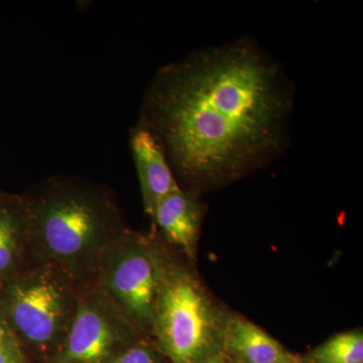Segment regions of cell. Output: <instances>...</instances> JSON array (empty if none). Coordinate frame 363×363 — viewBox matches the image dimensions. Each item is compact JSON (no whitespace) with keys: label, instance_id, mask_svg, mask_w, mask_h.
Wrapping results in <instances>:
<instances>
[{"label":"cell","instance_id":"5bb4252c","mask_svg":"<svg viewBox=\"0 0 363 363\" xmlns=\"http://www.w3.org/2000/svg\"><path fill=\"white\" fill-rule=\"evenodd\" d=\"M14 341L18 340L14 337L13 332L11 331L9 325L6 324V320L4 319L2 315H0V345L1 344L14 342Z\"/></svg>","mask_w":363,"mask_h":363},{"label":"cell","instance_id":"8fae6325","mask_svg":"<svg viewBox=\"0 0 363 363\" xmlns=\"http://www.w3.org/2000/svg\"><path fill=\"white\" fill-rule=\"evenodd\" d=\"M311 355L316 363H363L362 333L338 334L317 347Z\"/></svg>","mask_w":363,"mask_h":363},{"label":"cell","instance_id":"ba28073f","mask_svg":"<svg viewBox=\"0 0 363 363\" xmlns=\"http://www.w3.org/2000/svg\"><path fill=\"white\" fill-rule=\"evenodd\" d=\"M202 216L203 207L195 193L179 187L157 203L152 219L171 245L193 257Z\"/></svg>","mask_w":363,"mask_h":363},{"label":"cell","instance_id":"7c38bea8","mask_svg":"<svg viewBox=\"0 0 363 363\" xmlns=\"http://www.w3.org/2000/svg\"><path fill=\"white\" fill-rule=\"evenodd\" d=\"M111 363H157V358L149 346L135 342L121 351Z\"/></svg>","mask_w":363,"mask_h":363},{"label":"cell","instance_id":"52a82bcc","mask_svg":"<svg viewBox=\"0 0 363 363\" xmlns=\"http://www.w3.org/2000/svg\"><path fill=\"white\" fill-rule=\"evenodd\" d=\"M130 143L142 190L143 207L152 218L157 203L180 185L161 143L152 131L138 123L131 128Z\"/></svg>","mask_w":363,"mask_h":363},{"label":"cell","instance_id":"6da1fadb","mask_svg":"<svg viewBox=\"0 0 363 363\" xmlns=\"http://www.w3.org/2000/svg\"><path fill=\"white\" fill-rule=\"evenodd\" d=\"M294 101L295 87L281 64L242 38L160 68L138 123L161 143L176 180L209 187L281 156Z\"/></svg>","mask_w":363,"mask_h":363},{"label":"cell","instance_id":"30bf717a","mask_svg":"<svg viewBox=\"0 0 363 363\" xmlns=\"http://www.w3.org/2000/svg\"><path fill=\"white\" fill-rule=\"evenodd\" d=\"M26 245L23 201L13 208H0V279L13 276Z\"/></svg>","mask_w":363,"mask_h":363},{"label":"cell","instance_id":"2e32d148","mask_svg":"<svg viewBox=\"0 0 363 363\" xmlns=\"http://www.w3.org/2000/svg\"><path fill=\"white\" fill-rule=\"evenodd\" d=\"M201 363H228L225 360L222 359L220 357H208L204 362Z\"/></svg>","mask_w":363,"mask_h":363},{"label":"cell","instance_id":"e0dca14e","mask_svg":"<svg viewBox=\"0 0 363 363\" xmlns=\"http://www.w3.org/2000/svg\"><path fill=\"white\" fill-rule=\"evenodd\" d=\"M236 363H240V362H236Z\"/></svg>","mask_w":363,"mask_h":363},{"label":"cell","instance_id":"5b68a950","mask_svg":"<svg viewBox=\"0 0 363 363\" xmlns=\"http://www.w3.org/2000/svg\"><path fill=\"white\" fill-rule=\"evenodd\" d=\"M155 245L128 230L114 243L94 283L136 328L152 326L168 267Z\"/></svg>","mask_w":363,"mask_h":363},{"label":"cell","instance_id":"3957f363","mask_svg":"<svg viewBox=\"0 0 363 363\" xmlns=\"http://www.w3.org/2000/svg\"><path fill=\"white\" fill-rule=\"evenodd\" d=\"M80 284L45 264L16 272L2 295V317L18 343L56 354L77 307Z\"/></svg>","mask_w":363,"mask_h":363},{"label":"cell","instance_id":"9a60e30c","mask_svg":"<svg viewBox=\"0 0 363 363\" xmlns=\"http://www.w3.org/2000/svg\"><path fill=\"white\" fill-rule=\"evenodd\" d=\"M279 363H303L301 362L300 359H298V358L292 357V355L286 354L285 357H284V359L281 360Z\"/></svg>","mask_w":363,"mask_h":363},{"label":"cell","instance_id":"8992f818","mask_svg":"<svg viewBox=\"0 0 363 363\" xmlns=\"http://www.w3.org/2000/svg\"><path fill=\"white\" fill-rule=\"evenodd\" d=\"M136 327L94 283L79 291L77 307L55 363H111L135 342Z\"/></svg>","mask_w":363,"mask_h":363},{"label":"cell","instance_id":"277c9868","mask_svg":"<svg viewBox=\"0 0 363 363\" xmlns=\"http://www.w3.org/2000/svg\"><path fill=\"white\" fill-rule=\"evenodd\" d=\"M172 363H201L213 350L221 325L206 291L181 267H168L152 323Z\"/></svg>","mask_w":363,"mask_h":363},{"label":"cell","instance_id":"7a4b0ae2","mask_svg":"<svg viewBox=\"0 0 363 363\" xmlns=\"http://www.w3.org/2000/svg\"><path fill=\"white\" fill-rule=\"evenodd\" d=\"M21 201L33 262L57 267L80 285L94 281L107 253L128 231L111 192L78 177L47 179Z\"/></svg>","mask_w":363,"mask_h":363},{"label":"cell","instance_id":"9c48e42d","mask_svg":"<svg viewBox=\"0 0 363 363\" xmlns=\"http://www.w3.org/2000/svg\"><path fill=\"white\" fill-rule=\"evenodd\" d=\"M227 346L240 363H279L288 353L257 325L233 318L224 329Z\"/></svg>","mask_w":363,"mask_h":363},{"label":"cell","instance_id":"4fadbf2b","mask_svg":"<svg viewBox=\"0 0 363 363\" xmlns=\"http://www.w3.org/2000/svg\"><path fill=\"white\" fill-rule=\"evenodd\" d=\"M0 363H26L25 353L18 341L0 345Z\"/></svg>","mask_w":363,"mask_h":363}]
</instances>
